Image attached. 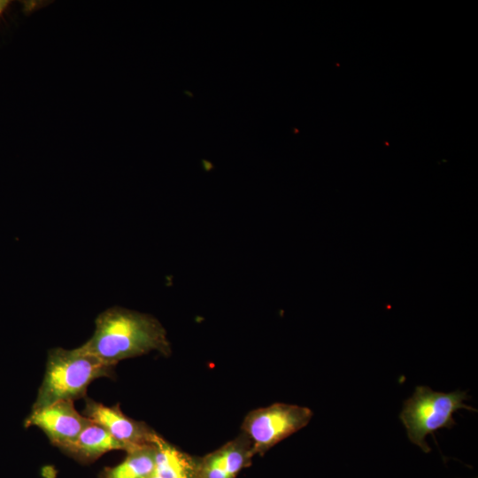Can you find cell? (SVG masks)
<instances>
[{
  "instance_id": "obj_1",
  "label": "cell",
  "mask_w": 478,
  "mask_h": 478,
  "mask_svg": "<svg viewBox=\"0 0 478 478\" xmlns=\"http://www.w3.org/2000/svg\"><path fill=\"white\" fill-rule=\"evenodd\" d=\"M93 335L81 347L100 359L117 362L152 351L170 353V343L162 324L153 316L114 306L96 319Z\"/></svg>"
},
{
  "instance_id": "obj_2",
  "label": "cell",
  "mask_w": 478,
  "mask_h": 478,
  "mask_svg": "<svg viewBox=\"0 0 478 478\" xmlns=\"http://www.w3.org/2000/svg\"><path fill=\"white\" fill-rule=\"evenodd\" d=\"M114 366L81 347L50 350L44 378L32 410L60 400L73 401L83 397L89 383L96 378L109 376Z\"/></svg>"
},
{
  "instance_id": "obj_3",
  "label": "cell",
  "mask_w": 478,
  "mask_h": 478,
  "mask_svg": "<svg viewBox=\"0 0 478 478\" xmlns=\"http://www.w3.org/2000/svg\"><path fill=\"white\" fill-rule=\"evenodd\" d=\"M466 391L457 389L450 393L434 391L428 386H418L411 397L404 402L399 418L406 428L409 440L424 452L430 451L426 437L439 428H451L453 413L460 409L476 412L464 403Z\"/></svg>"
},
{
  "instance_id": "obj_4",
  "label": "cell",
  "mask_w": 478,
  "mask_h": 478,
  "mask_svg": "<svg viewBox=\"0 0 478 478\" xmlns=\"http://www.w3.org/2000/svg\"><path fill=\"white\" fill-rule=\"evenodd\" d=\"M312 415L308 407L275 403L250 412L243 422L242 433L250 440L254 455L263 454L305 428Z\"/></svg>"
},
{
  "instance_id": "obj_5",
  "label": "cell",
  "mask_w": 478,
  "mask_h": 478,
  "mask_svg": "<svg viewBox=\"0 0 478 478\" xmlns=\"http://www.w3.org/2000/svg\"><path fill=\"white\" fill-rule=\"evenodd\" d=\"M90 422L80 414L73 401L60 400L40 409L32 410L25 426L41 428L52 444L65 450Z\"/></svg>"
},
{
  "instance_id": "obj_6",
  "label": "cell",
  "mask_w": 478,
  "mask_h": 478,
  "mask_svg": "<svg viewBox=\"0 0 478 478\" xmlns=\"http://www.w3.org/2000/svg\"><path fill=\"white\" fill-rule=\"evenodd\" d=\"M84 416L104 428L110 435L132 449L151 443L157 434L145 423L126 416L119 405L106 406L86 399Z\"/></svg>"
},
{
  "instance_id": "obj_7",
  "label": "cell",
  "mask_w": 478,
  "mask_h": 478,
  "mask_svg": "<svg viewBox=\"0 0 478 478\" xmlns=\"http://www.w3.org/2000/svg\"><path fill=\"white\" fill-rule=\"evenodd\" d=\"M254 456L250 440L243 433L218 450L198 459L200 478H236Z\"/></svg>"
},
{
  "instance_id": "obj_8",
  "label": "cell",
  "mask_w": 478,
  "mask_h": 478,
  "mask_svg": "<svg viewBox=\"0 0 478 478\" xmlns=\"http://www.w3.org/2000/svg\"><path fill=\"white\" fill-rule=\"evenodd\" d=\"M155 469L150 478H200L198 459L157 435L153 439Z\"/></svg>"
},
{
  "instance_id": "obj_9",
  "label": "cell",
  "mask_w": 478,
  "mask_h": 478,
  "mask_svg": "<svg viewBox=\"0 0 478 478\" xmlns=\"http://www.w3.org/2000/svg\"><path fill=\"white\" fill-rule=\"evenodd\" d=\"M113 450L128 452L134 449L115 439L104 428L90 420L64 451L79 459L89 461Z\"/></svg>"
},
{
  "instance_id": "obj_10",
  "label": "cell",
  "mask_w": 478,
  "mask_h": 478,
  "mask_svg": "<svg viewBox=\"0 0 478 478\" xmlns=\"http://www.w3.org/2000/svg\"><path fill=\"white\" fill-rule=\"evenodd\" d=\"M154 469L155 448L151 443L128 451L120 464L107 470L105 478H150Z\"/></svg>"
},
{
  "instance_id": "obj_11",
  "label": "cell",
  "mask_w": 478,
  "mask_h": 478,
  "mask_svg": "<svg viewBox=\"0 0 478 478\" xmlns=\"http://www.w3.org/2000/svg\"><path fill=\"white\" fill-rule=\"evenodd\" d=\"M9 3H10L9 1L0 0V16L4 12V10L7 8V6L9 5Z\"/></svg>"
}]
</instances>
